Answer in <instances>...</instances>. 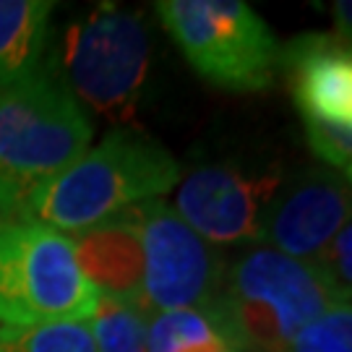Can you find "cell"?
<instances>
[{"mask_svg": "<svg viewBox=\"0 0 352 352\" xmlns=\"http://www.w3.org/2000/svg\"><path fill=\"white\" fill-rule=\"evenodd\" d=\"M180 180V164L139 128H113L29 204V219L58 232H84L144 201H157Z\"/></svg>", "mask_w": 352, "mask_h": 352, "instance_id": "obj_1", "label": "cell"}, {"mask_svg": "<svg viewBox=\"0 0 352 352\" xmlns=\"http://www.w3.org/2000/svg\"><path fill=\"white\" fill-rule=\"evenodd\" d=\"M94 126L63 81L0 84V227L32 222L29 204L89 149Z\"/></svg>", "mask_w": 352, "mask_h": 352, "instance_id": "obj_2", "label": "cell"}, {"mask_svg": "<svg viewBox=\"0 0 352 352\" xmlns=\"http://www.w3.org/2000/svg\"><path fill=\"white\" fill-rule=\"evenodd\" d=\"M334 305L316 264L253 248L225 272L206 316L230 350L287 352L289 342Z\"/></svg>", "mask_w": 352, "mask_h": 352, "instance_id": "obj_3", "label": "cell"}, {"mask_svg": "<svg viewBox=\"0 0 352 352\" xmlns=\"http://www.w3.org/2000/svg\"><path fill=\"white\" fill-rule=\"evenodd\" d=\"M157 16L190 68L227 91H264L274 84V32L240 0H160Z\"/></svg>", "mask_w": 352, "mask_h": 352, "instance_id": "obj_4", "label": "cell"}, {"mask_svg": "<svg viewBox=\"0 0 352 352\" xmlns=\"http://www.w3.org/2000/svg\"><path fill=\"white\" fill-rule=\"evenodd\" d=\"M100 292L76 258L74 240L39 222L0 227V321L39 327L87 321Z\"/></svg>", "mask_w": 352, "mask_h": 352, "instance_id": "obj_5", "label": "cell"}, {"mask_svg": "<svg viewBox=\"0 0 352 352\" xmlns=\"http://www.w3.org/2000/svg\"><path fill=\"white\" fill-rule=\"evenodd\" d=\"M149 29L141 13L102 3L65 29L63 87L94 115L131 126L149 74Z\"/></svg>", "mask_w": 352, "mask_h": 352, "instance_id": "obj_6", "label": "cell"}, {"mask_svg": "<svg viewBox=\"0 0 352 352\" xmlns=\"http://www.w3.org/2000/svg\"><path fill=\"white\" fill-rule=\"evenodd\" d=\"M144 248V302L151 311H206L225 282V261L164 201L131 209Z\"/></svg>", "mask_w": 352, "mask_h": 352, "instance_id": "obj_7", "label": "cell"}, {"mask_svg": "<svg viewBox=\"0 0 352 352\" xmlns=\"http://www.w3.org/2000/svg\"><path fill=\"white\" fill-rule=\"evenodd\" d=\"M352 219V188L329 167L282 177L264 212V240L289 258L314 264Z\"/></svg>", "mask_w": 352, "mask_h": 352, "instance_id": "obj_8", "label": "cell"}, {"mask_svg": "<svg viewBox=\"0 0 352 352\" xmlns=\"http://www.w3.org/2000/svg\"><path fill=\"white\" fill-rule=\"evenodd\" d=\"M279 180L274 173L251 177L230 164H206L180 183L175 212L209 243H261L264 212Z\"/></svg>", "mask_w": 352, "mask_h": 352, "instance_id": "obj_9", "label": "cell"}, {"mask_svg": "<svg viewBox=\"0 0 352 352\" xmlns=\"http://www.w3.org/2000/svg\"><path fill=\"white\" fill-rule=\"evenodd\" d=\"M279 68L305 118L352 126V47L329 34H302L279 52Z\"/></svg>", "mask_w": 352, "mask_h": 352, "instance_id": "obj_10", "label": "cell"}, {"mask_svg": "<svg viewBox=\"0 0 352 352\" xmlns=\"http://www.w3.org/2000/svg\"><path fill=\"white\" fill-rule=\"evenodd\" d=\"M74 248L81 272L100 298L126 302L146 314L144 302V248L141 232L131 209L110 222L76 232Z\"/></svg>", "mask_w": 352, "mask_h": 352, "instance_id": "obj_11", "label": "cell"}, {"mask_svg": "<svg viewBox=\"0 0 352 352\" xmlns=\"http://www.w3.org/2000/svg\"><path fill=\"white\" fill-rule=\"evenodd\" d=\"M55 3L0 0V84L37 74Z\"/></svg>", "mask_w": 352, "mask_h": 352, "instance_id": "obj_12", "label": "cell"}, {"mask_svg": "<svg viewBox=\"0 0 352 352\" xmlns=\"http://www.w3.org/2000/svg\"><path fill=\"white\" fill-rule=\"evenodd\" d=\"M0 352H97L91 324L60 321L39 327H0Z\"/></svg>", "mask_w": 352, "mask_h": 352, "instance_id": "obj_13", "label": "cell"}, {"mask_svg": "<svg viewBox=\"0 0 352 352\" xmlns=\"http://www.w3.org/2000/svg\"><path fill=\"white\" fill-rule=\"evenodd\" d=\"M97 352H146V316L126 302L100 298L91 316Z\"/></svg>", "mask_w": 352, "mask_h": 352, "instance_id": "obj_14", "label": "cell"}, {"mask_svg": "<svg viewBox=\"0 0 352 352\" xmlns=\"http://www.w3.org/2000/svg\"><path fill=\"white\" fill-rule=\"evenodd\" d=\"M217 340L212 321L201 311H160L146 324V352H180Z\"/></svg>", "mask_w": 352, "mask_h": 352, "instance_id": "obj_15", "label": "cell"}, {"mask_svg": "<svg viewBox=\"0 0 352 352\" xmlns=\"http://www.w3.org/2000/svg\"><path fill=\"white\" fill-rule=\"evenodd\" d=\"M287 352H352V305H334L289 342Z\"/></svg>", "mask_w": 352, "mask_h": 352, "instance_id": "obj_16", "label": "cell"}, {"mask_svg": "<svg viewBox=\"0 0 352 352\" xmlns=\"http://www.w3.org/2000/svg\"><path fill=\"white\" fill-rule=\"evenodd\" d=\"M305 139L316 157H321L329 167L342 170V175L352 188V126L350 123H331L321 118H305Z\"/></svg>", "mask_w": 352, "mask_h": 352, "instance_id": "obj_17", "label": "cell"}, {"mask_svg": "<svg viewBox=\"0 0 352 352\" xmlns=\"http://www.w3.org/2000/svg\"><path fill=\"white\" fill-rule=\"evenodd\" d=\"M337 305H352V219L314 261Z\"/></svg>", "mask_w": 352, "mask_h": 352, "instance_id": "obj_18", "label": "cell"}, {"mask_svg": "<svg viewBox=\"0 0 352 352\" xmlns=\"http://www.w3.org/2000/svg\"><path fill=\"white\" fill-rule=\"evenodd\" d=\"M334 16V37L340 39L344 47H352V0H340L331 6Z\"/></svg>", "mask_w": 352, "mask_h": 352, "instance_id": "obj_19", "label": "cell"}, {"mask_svg": "<svg viewBox=\"0 0 352 352\" xmlns=\"http://www.w3.org/2000/svg\"><path fill=\"white\" fill-rule=\"evenodd\" d=\"M180 352H230V347H227L225 342L219 340H212V342H204V344H193V347H183Z\"/></svg>", "mask_w": 352, "mask_h": 352, "instance_id": "obj_20", "label": "cell"}, {"mask_svg": "<svg viewBox=\"0 0 352 352\" xmlns=\"http://www.w3.org/2000/svg\"><path fill=\"white\" fill-rule=\"evenodd\" d=\"M230 352H235V350H230Z\"/></svg>", "mask_w": 352, "mask_h": 352, "instance_id": "obj_21", "label": "cell"}]
</instances>
